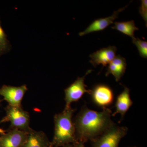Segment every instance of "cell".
Segmentation results:
<instances>
[{
    "mask_svg": "<svg viewBox=\"0 0 147 147\" xmlns=\"http://www.w3.org/2000/svg\"><path fill=\"white\" fill-rule=\"evenodd\" d=\"M128 128L115 124L92 141V147H119L121 140L127 134Z\"/></svg>",
    "mask_w": 147,
    "mask_h": 147,
    "instance_id": "obj_4",
    "label": "cell"
},
{
    "mask_svg": "<svg viewBox=\"0 0 147 147\" xmlns=\"http://www.w3.org/2000/svg\"><path fill=\"white\" fill-rule=\"evenodd\" d=\"M92 70H88L85 76L82 77H78L77 79L68 88L65 90V109L71 107L72 102H76L80 100L85 93L89 94L90 90H87V87L85 84V77Z\"/></svg>",
    "mask_w": 147,
    "mask_h": 147,
    "instance_id": "obj_6",
    "label": "cell"
},
{
    "mask_svg": "<svg viewBox=\"0 0 147 147\" xmlns=\"http://www.w3.org/2000/svg\"><path fill=\"white\" fill-rule=\"evenodd\" d=\"M141 6L139 7V13L141 14L142 18L144 19L146 23L147 26V0H142L141 1Z\"/></svg>",
    "mask_w": 147,
    "mask_h": 147,
    "instance_id": "obj_17",
    "label": "cell"
},
{
    "mask_svg": "<svg viewBox=\"0 0 147 147\" xmlns=\"http://www.w3.org/2000/svg\"><path fill=\"white\" fill-rule=\"evenodd\" d=\"M11 45L7 38V35L1 25L0 21V57L7 53L10 50Z\"/></svg>",
    "mask_w": 147,
    "mask_h": 147,
    "instance_id": "obj_15",
    "label": "cell"
},
{
    "mask_svg": "<svg viewBox=\"0 0 147 147\" xmlns=\"http://www.w3.org/2000/svg\"><path fill=\"white\" fill-rule=\"evenodd\" d=\"M117 50L115 46L102 48L90 55V63L94 67L100 64L103 67L107 66L115 57Z\"/></svg>",
    "mask_w": 147,
    "mask_h": 147,
    "instance_id": "obj_9",
    "label": "cell"
},
{
    "mask_svg": "<svg viewBox=\"0 0 147 147\" xmlns=\"http://www.w3.org/2000/svg\"><path fill=\"white\" fill-rule=\"evenodd\" d=\"M75 109L65 108L62 113L54 117L55 133L50 147H62L77 141L72 117Z\"/></svg>",
    "mask_w": 147,
    "mask_h": 147,
    "instance_id": "obj_2",
    "label": "cell"
},
{
    "mask_svg": "<svg viewBox=\"0 0 147 147\" xmlns=\"http://www.w3.org/2000/svg\"><path fill=\"white\" fill-rule=\"evenodd\" d=\"M61 147H73V145L72 144H69L66 145Z\"/></svg>",
    "mask_w": 147,
    "mask_h": 147,
    "instance_id": "obj_20",
    "label": "cell"
},
{
    "mask_svg": "<svg viewBox=\"0 0 147 147\" xmlns=\"http://www.w3.org/2000/svg\"><path fill=\"white\" fill-rule=\"evenodd\" d=\"M130 90L126 86L124 87V90L117 97L115 103L116 111L112 116H115L117 114H120L122 121L125 115L133 104V102L130 98Z\"/></svg>",
    "mask_w": 147,
    "mask_h": 147,
    "instance_id": "obj_11",
    "label": "cell"
},
{
    "mask_svg": "<svg viewBox=\"0 0 147 147\" xmlns=\"http://www.w3.org/2000/svg\"><path fill=\"white\" fill-rule=\"evenodd\" d=\"M6 115L0 123L10 122L11 129H17L29 133L32 129L30 126L29 113L21 107L8 105L6 108Z\"/></svg>",
    "mask_w": 147,
    "mask_h": 147,
    "instance_id": "obj_3",
    "label": "cell"
},
{
    "mask_svg": "<svg viewBox=\"0 0 147 147\" xmlns=\"http://www.w3.org/2000/svg\"><path fill=\"white\" fill-rule=\"evenodd\" d=\"M109 108L97 112L84 106L74 121L77 141L84 144L93 140L115 124Z\"/></svg>",
    "mask_w": 147,
    "mask_h": 147,
    "instance_id": "obj_1",
    "label": "cell"
},
{
    "mask_svg": "<svg viewBox=\"0 0 147 147\" xmlns=\"http://www.w3.org/2000/svg\"><path fill=\"white\" fill-rule=\"evenodd\" d=\"M127 7V6H126L114 11L112 16L95 20L85 30L79 33V36H83L91 33L101 31L105 30L110 25L113 24L115 20L118 17L119 13L124 10Z\"/></svg>",
    "mask_w": 147,
    "mask_h": 147,
    "instance_id": "obj_10",
    "label": "cell"
},
{
    "mask_svg": "<svg viewBox=\"0 0 147 147\" xmlns=\"http://www.w3.org/2000/svg\"><path fill=\"white\" fill-rule=\"evenodd\" d=\"M28 90L26 85L18 87L3 85L0 88V95L8 102L9 105L21 107V102Z\"/></svg>",
    "mask_w": 147,
    "mask_h": 147,
    "instance_id": "obj_7",
    "label": "cell"
},
{
    "mask_svg": "<svg viewBox=\"0 0 147 147\" xmlns=\"http://www.w3.org/2000/svg\"><path fill=\"white\" fill-rule=\"evenodd\" d=\"M29 133L17 129H11L0 137V147H21Z\"/></svg>",
    "mask_w": 147,
    "mask_h": 147,
    "instance_id": "obj_8",
    "label": "cell"
},
{
    "mask_svg": "<svg viewBox=\"0 0 147 147\" xmlns=\"http://www.w3.org/2000/svg\"><path fill=\"white\" fill-rule=\"evenodd\" d=\"M112 28L131 37L132 39L135 38L134 32L139 30L135 26L134 21L123 22H115L114 23V26L112 27Z\"/></svg>",
    "mask_w": 147,
    "mask_h": 147,
    "instance_id": "obj_14",
    "label": "cell"
},
{
    "mask_svg": "<svg viewBox=\"0 0 147 147\" xmlns=\"http://www.w3.org/2000/svg\"><path fill=\"white\" fill-rule=\"evenodd\" d=\"M0 102H1V101H0ZM5 131L4 130L0 128V134H1V135H3V134H5Z\"/></svg>",
    "mask_w": 147,
    "mask_h": 147,
    "instance_id": "obj_19",
    "label": "cell"
},
{
    "mask_svg": "<svg viewBox=\"0 0 147 147\" xmlns=\"http://www.w3.org/2000/svg\"><path fill=\"white\" fill-rule=\"evenodd\" d=\"M94 103L102 109L113 104L114 94L113 90L105 84L96 85L92 89L90 90L89 94Z\"/></svg>",
    "mask_w": 147,
    "mask_h": 147,
    "instance_id": "obj_5",
    "label": "cell"
},
{
    "mask_svg": "<svg viewBox=\"0 0 147 147\" xmlns=\"http://www.w3.org/2000/svg\"><path fill=\"white\" fill-rule=\"evenodd\" d=\"M132 39L133 44L137 46L139 50V55L141 57L144 58H147V42L144 41L139 38H134Z\"/></svg>",
    "mask_w": 147,
    "mask_h": 147,
    "instance_id": "obj_16",
    "label": "cell"
},
{
    "mask_svg": "<svg viewBox=\"0 0 147 147\" xmlns=\"http://www.w3.org/2000/svg\"><path fill=\"white\" fill-rule=\"evenodd\" d=\"M126 66L125 59L120 55H118L108 64L105 76H108L109 74H112L115 78L116 82H118L123 76Z\"/></svg>",
    "mask_w": 147,
    "mask_h": 147,
    "instance_id": "obj_12",
    "label": "cell"
},
{
    "mask_svg": "<svg viewBox=\"0 0 147 147\" xmlns=\"http://www.w3.org/2000/svg\"><path fill=\"white\" fill-rule=\"evenodd\" d=\"M72 144L73 145V147H85L84 143L78 141L74 142Z\"/></svg>",
    "mask_w": 147,
    "mask_h": 147,
    "instance_id": "obj_18",
    "label": "cell"
},
{
    "mask_svg": "<svg viewBox=\"0 0 147 147\" xmlns=\"http://www.w3.org/2000/svg\"></svg>",
    "mask_w": 147,
    "mask_h": 147,
    "instance_id": "obj_21",
    "label": "cell"
},
{
    "mask_svg": "<svg viewBox=\"0 0 147 147\" xmlns=\"http://www.w3.org/2000/svg\"><path fill=\"white\" fill-rule=\"evenodd\" d=\"M21 147H50V142L44 132L32 129L28 133L26 141Z\"/></svg>",
    "mask_w": 147,
    "mask_h": 147,
    "instance_id": "obj_13",
    "label": "cell"
}]
</instances>
